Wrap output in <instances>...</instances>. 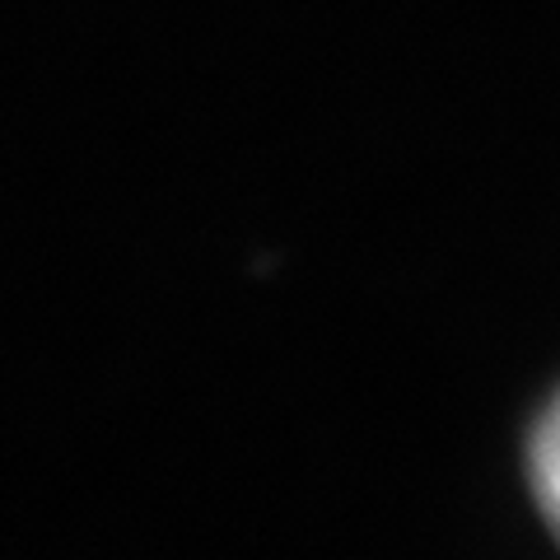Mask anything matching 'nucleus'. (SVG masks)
<instances>
[{"label":"nucleus","instance_id":"obj_1","mask_svg":"<svg viewBox=\"0 0 560 560\" xmlns=\"http://www.w3.org/2000/svg\"><path fill=\"white\" fill-rule=\"evenodd\" d=\"M528 477H533V495L537 510L547 514L551 533L560 537V397L547 407V416L533 430V448H528Z\"/></svg>","mask_w":560,"mask_h":560}]
</instances>
